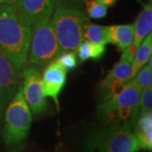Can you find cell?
Returning <instances> with one entry per match:
<instances>
[{"mask_svg":"<svg viewBox=\"0 0 152 152\" xmlns=\"http://www.w3.org/2000/svg\"><path fill=\"white\" fill-rule=\"evenodd\" d=\"M32 28L26 26L14 6L0 4V49L18 71L25 66Z\"/></svg>","mask_w":152,"mask_h":152,"instance_id":"6da1fadb","label":"cell"},{"mask_svg":"<svg viewBox=\"0 0 152 152\" xmlns=\"http://www.w3.org/2000/svg\"><path fill=\"white\" fill-rule=\"evenodd\" d=\"M141 91L135 82L131 80L112 97L98 106L99 118L106 124L130 122L135 126L140 113Z\"/></svg>","mask_w":152,"mask_h":152,"instance_id":"7a4b0ae2","label":"cell"},{"mask_svg":"<svg viewBox=\"0 0 152 152\" xmlns=\"http://www.w3.org/2000/svg\"><path fill=\"white\" fill-rule=\"evenodd\" d=\"M53 15L51 25L59 46L60 53L75 52L84 41V26L89 22L86 14L83 10L58 6L56 7Z\"/></svg>","mask_w":152,"mask_h":152,"instance_id":"3957f363","label":"cell"},{"mask_svg":"<svg viewBox=\"0 0 152 152\" xmlns=\"http://www.w3.org/2000/svg\"><path fill=\"white\" fill-rule=\"evenodd\" d=\"M88 152H136L140 146L130 122L109 125L91 134L86 141Z\"/></svg>","mask_w":152,"mask_h":152,"instance_id":"277c9868","label":"cell"},{"mask_svg":"<svg viewBox=\"0 0 152 152\" xmlns=\"http://www.w3.org/2000/svg\"><path fill=\"white\" fill-rule=\"evenodd\" d=\"M31 124V113L23 96L22 83L9 102L3 129V139L9 147L20 146L27 138Z\"/></svg>","mask_w":152,"mask_h":152,"instance_id":"5b68a950","label":"cell"},{"mask_svg":"<svg viewBox=\"0 0 152 152\" xmlns=\"http://www.w3.org/2000/svg\"><path fill=\"white\" fill-rule=\"evenodd\" d=\"M31 28L32 34L28 62L39 69L43 68L55 61L61 53L51 25V18L40 20Z\"/></svg>","mask_w":152,"mask_h":152,"instance_id":"8992f818","label":"cell"},{"mask_svg":"<svg viewBox=\"0 0 152 152\" xmlns=\"http://www.w3.org/2000/svg\"><path fill=\"white\" fill-rule=\"evenodd\" d=\"M24 67L22 72L23 96L31 112L35 115H40L48 108L40 69L32 64Z\"/></svg>","mask_w":152,"mask_h":152,"instance_id":"52a82bcc","label":"cell"},{"mask_svg":"<svg viewBox=\"0 0 152 152\" xmlns=\"http://www.w3.org/2000/svg\"><path fill=\"white\" fill-rule=\"evenodd\" d=\"M20 73L0 49V115L21 85Z\"/></svg>","mask_w":152,"mask_h":152,"instance_id":"ba28073f","label":"cell"},{"mask_svg":"<svg viewBox=\"0 0 152 152\" xmlns=\"http://www.w3.org/2000/svg\"><path fill=\"white\" fill-rule=\"evenodd\" d=\"M15 8L22 22L32 27L40 20L51 18L56 9V0H19Z\"/></svg>","mask_w":152,"mask_h":152,"instance_id":"9c48e42d","label":"cell"},{"mask_svg":"<svg viewBox=\"0 0 152 152\" xmlns=\"http://www.w3.org/2000/svg\"><path fill=\"white\" fill-rule=\"evenodd\" d=\"M131 65L132 64L129 61L120 58L113 68L109 71L100 86L103 102L107 101L114 94L120 91L126 83L130 80Z\"/></svg>","mask_w":152,"mask_h":152,"instance_id":"30bf717a","label":"cell"},{"mask_svg":"<svg viewBox=\"0 0 152 152\" xmlns=\"http://www.w3.org/2000/svg\"><path fill=\"white\" fill-rule=\"evenodd\" d=\"M67 71L59 63L55 60L46 66L42 78V86L45 96L53 98L59 108L58 95L66 83Z\"/></svg>","mask_w":152,"mask_h":152,"instance_id":"8fae6325","label":"cell"},{"mask_svg":"<svg viewBox=\"0 0 152 152\" xmlns=\"http://www.w3.org/2000/svg\"><path fill=\"white\" fill-rule=\"evenodd\" d=\"M143 9L137 17L134 24V35L133 45L138 47L145 39L148 35L151 33L152 29V4L151 0H148L147 3H142Z\"/></svg>","mask_w":152,"mask_h":152,"instance_id":"7c38bea8","label":"cell"},{"mask_svg":"<svg viewBox=\"0 0 152 152\" xmlns=\"http://www.w3.org/2000/svg\"><path fill=\"white\" fill-rule=\"evenodd\" d=\"M134 134L140 150L152 149V113L140 115L134 126Z\"/></svg>","mask_w":152,"mask_h":152,"instance_id":"4fadbf2b","label":"cell"},{"mask_svg":"<svg viewBox=\"0 0 152 152\" xmlns=\"http://www.w3.org/2000/svg\"><path fill=\"white\" fill-rule=\"evenodd\" d=\"M134 24L109 26V43L115 45L119 51H124L134 42Z\"/></svg>","mask_w":152,"mask_h":152,"instance_id":"5bb4252c","label":"cell"},{"mask_svg":"<svg viewBox=\"0 0 152 152\" xmlns=\"http://www.w3.org/2000/svg\"><path fill=\"white\" fill-rule=\"evenodd\" d=\"M152 53V35L151 33L148 35L145 39L138 47L135 56L132 63V72H131L130 80L137 75L145 64L151 58ZM129 80V81H130Z\"/></svg>","mask_w":152,"mask_h":152,"instance_id":"9a60e30c","label":"cell"},{"mask_svg":"<svg viewBox=\"0 0 152 152\" xmlns=\"http://www.w3.org/2000/svg\"><path fill=\"white\" fill-rule=\"evenodd\" d=\"M83 37L92 44L106 45L109 43V26L87 22L84 26Z\"/></svg>","mask_w":152,"mask_h":152,"instance_id":"2e32d148","label":"cell"},{"mask_svg":"<svg viewBox=\"0 0 152 152\" xmlns=\"http://www.w3.org/2000/svg\"><path fill=\"white\" fill-rule=\"evenodd\" d=\"M77 51L79 59L83 63L89 59H100L105 53L106 47L105 45L92 44L86 41H83L79 46Z\"/></svg>","mask_w":152,"mask_h":152,"instance_id":"e0dca14e","label":"cell"},{"mask_svg":"<svg viewBox=\"0 0 152 152\" xmlns=\"http://www.w3.org/2000/svg\"><path fill=\"white\" fill-rule=\"evenodd\" d=\"M84 4L86 6L88 16L91 19H102L107 14V7L97 0H84Z\"/></svg>","mask_w":152,"mask_h":152,"instance_id":"ac0fdd59","label":"cell"},{"mask_svg":"<svg viewBox=\"0 0 152 152\" xmlns=\"http://www.w3.org/2000/svg\"><path fill=\"white\" fill-rule=\"evenodd\" d=\"M132 80L141 90L151 87L152 84V68L148 64L144 66Z\"/></svg>","mask_w":152,"mask_h":152,"instance_id":"d6986e66","label":"cell"},{"mask_svg":"<svg viewBox=\"0 0 152 152\" xmlns=\"http://www.w3.org/2000/svg\"><path fill=\"white\" fill-rule=\"evenodd\" d=\"M56 60L65 69L67 72L75 69L78 64L77 55L75 52H73V51L61 53Z\"/></svg>","mask_w":152,"mask_h":152,"instance_id":"ffe728a7","label":"cell"},{"mask_svg":"<svg viewBox=\"0 0 152 152\" xmlns=\"http://www.w3.org/2000/svg\"><path fill=\"white\" fill-rule=\"evenodd\" d=\"M152 110V87H148L141 91L140 97V115L150 113Z\"/></svg>","mask_w":152,"mask_h":152,"instance_id":"44dd1931","label":"cell"},{"mask_svg":"<svg viewBox=\"0 0 152 152\" xmlns=\"http://www.w3.org/2000/svg\"><path fill=\"white\" fill-rule=\"evenodd\" d=\"M84 0H56V7H66L82 10Z\"/></svg>","mask_w":152,"mask_h":152,"instance_id":"7402d4cb","label":"cell"},{"mask_svg":"<svg viewBox=\"0 0 152 152\" xmlns=\"http://www.w3.org/2000/svg\"><path fill=\"white\" fill-rule=\"evenodd\" d=\"M136 51H137V48L133 44H131L129 47H128L125 50H124V53H123V54L121 56V58L127 60V61H129V63L132 64L133 60H134V58L135 56Z\"/></svg>","mask_w":152,"mask_h":152,"instance_id":"603a6c76","label":"cell"},{"mask_svg":"<svg viewBox=\"0 0 152 152\" xmlns=\"http://www.w3.org/2000/svg\"><path fill=\"white\" fill-rule=\"evenodd\" d=\"M98 2L103 4L104 5L107 6H113L115 4V3L117 2V0H97Z\"/></svg>","mask_w":152,"mask_h":152,"instance_id":"cb8c5ba5","label":"cell"},{"mask_svg":"<svg viewBox=\"0 0 152 152\" xmlns=\"http://www.w3.org/2000/svg\"><path fill=\"white\" fill-rule=\"evenodd\" d=\"M19 0H3V4H8V5L14 6L15 7L18 3Z\"/></svg>","mask_w":152,"mask_h":152,"instance_id":"d4e9b609","label":"cell"},{"mask_svg":"<svg viewBox=\"0 0 152 152\" xmlns=\"http://www.w3.org/2000/svg\"><path fill=\"white\" fill-rule=\"evenodd\" d=\"M0 4H3V0H0Z\"/></svg>","mask_w":152,"mask_h":152,"instance_id":"484cf974","label":"cell"}]
</instances>
